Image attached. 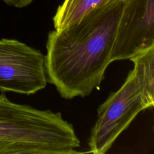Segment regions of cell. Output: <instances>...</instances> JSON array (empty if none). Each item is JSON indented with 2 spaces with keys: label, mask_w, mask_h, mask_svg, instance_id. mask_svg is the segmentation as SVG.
Segmentation results:
<instances>
[{
  "label": "cell",
  "mask_w": 154,
  "mask_h": 154,
  "mask_svg": "<svg viewBox=\"0 0 154 154\" xmlns=\"http://www.w3.org/2000/svg\"><path fill=\"white\" fill-rule=\"evenodd\" d=\"M5 4L16 8H23L31 4L34 0H1Z\"/></svg>",
  "instance_id": "ba28073f"
},
{
  "label": "cell",
  "mask_w": 154,
  "mask_h": 154,
  "mask_svg": "<svg viewBox=\"0 0 154 154\" xmlns=\"http://www.w3.org/2000/svg\"><path fill=\"white\" fill-rule=\"evenodd\" d=\"M122 0L92 10L78 22L48 35L47 79L66 99L99 89L111 61Z\"/></svg>",
  "instance_id": "6da1fadb"
},
{
  "label": "cell",
  "mask_w": 154,
  "mask_h": 154,
  "mask_svg": "<svg viewBox=\"0 0 154 154\" xmlns=\"http://www.w3.org/2000/svg\"><path fill=\"white\" fill-rule=\"evenodd\" d=\"M114 0H64L52 19L55 30L61 31L81 20L92 10Z\"/></svg>",
  "instance_id": "52a82bcc"
},
{
  "label": "cell",
  "mask_w": 154,
  "mask_h": 154,
  "mask_svg": "<svg viewBox=\"0 0 154 154\" xmlns=\"http://www.w3.org/2000/svg\"><path fill=\"white\" fill-rule=\"evenodd\" d=\"M80 147L60 112L11 101L0 94V154H73Z\"/></svg>",
  "instance_id": "7a4b0ae2"
},
{
  "label": "cell",
  "mask_w": 154,
  "mask_h": 154,
  "mask_svg": "<svg viewBox=\"0 0 154 154\" xmlns=\"http://www.w3.org/2000/svg\"><path fill=\"white\" fill-rule=\"evenodd\" d=\"M48 82L45 55L13 38L0 39V91L30 95Z\"/></svg>",
  "instance_id": "277c9868"
},
{
  "label": "cell",
  "mask_w": 154,
  "mask_h": 154,
  "mask_svg": "<svg viewBox=\"0 0 154 154\" xmlns=\"http://www.w3.org/2000/svg\"><path fill=\"white\" fill-rule=\"evenodd\" d=\"M144 107L154 105V46L129 59Z\"/></svg>",
  "instance_id": "8992f818"
},
{
  "label": "cell",
  "mask_w": 154,
  "mask_h": 154,
  "mask_svg": "<svg viewBox=\"0 0 154 154\" xmlns=\"http://www.w3.org/2000/svg\"><path fill=\"white\" fill-rule=\"evenodd\" d=\"M145 109L134 70H131L120 88L111 93L99 106L97 119L88 138V152L106 153L138 114Z\"/></svg>",
  "instance_id": "3957f363"
},
{
  "label": "cell",
  "mask_w": 154,
  "mask_h": 154,
  "mask_svg": "<svg viewBox=\"0 0 154 154\" xmlns=\"http://www.w3.org/2000/svg\"><path fill=\"white\" fill-rule=\"evenodd\" d=\"M154 46V0H122L112 62L131 59Z\"/></svg>",
  "instance_id": "5b68a950"
}]
</instances>
